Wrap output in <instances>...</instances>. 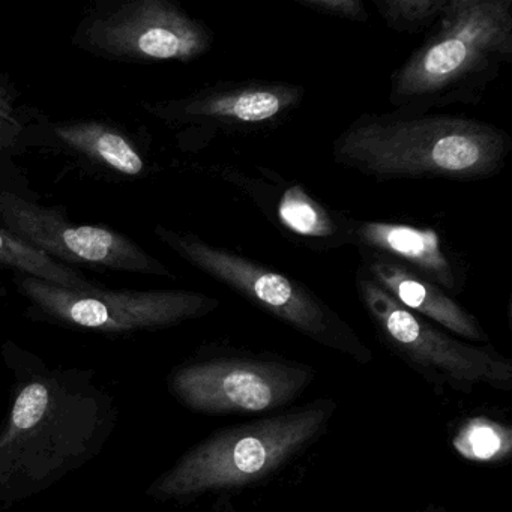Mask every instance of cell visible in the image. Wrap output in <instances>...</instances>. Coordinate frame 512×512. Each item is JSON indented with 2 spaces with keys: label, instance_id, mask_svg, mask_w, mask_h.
Here are the masks:
<instances>
[{
  "label": "cell",
  "instance_id": "1",
  "mask_svg": "<svg viewBox=\"0 0 512 512\" xmlns=\"http://www.w3.org/2000/svg\"><path fill=\"white\" fill-rule=\"evenodd\" d=\"M16 383L0 425V505L31 499L97 457L116 421L112 395L85 370L10 355Z\"/></svg>",
  "mask_w": 512,
  "mask_h": 512
},
{
  "label": "cell",
  "instance_id": "2",
  "mask_svg": "<svg viewBox=\"0 0 512 512\" xmlns=\"http://www.w3.org/2000/svg\"><path fill=\"white\" fill-rule=\"evenodd\" d=\"M512 151L490 122L436 112L364 113L332 143V160L377 182L494 178Z\"/></svg>",
  "mask_w": 512,
  "mask_h": 512
},
{
  "label": "cell",
  "instance_id": "3",
  "mask_svg": "<svg viewBox=\"0 0 512 512\" xmlns=\"http://www.w3.org/2000/svg\"><path fill=\"white\" fill-rule=\"evenodd\" d=\"M512 62V0H448L418 49L392 73L394 110L481 103Z\"/></svg>",
  "mask_w": 512,
  "mask_h": 512
},
{
  "label": "cell",
  "instance_id": "4",
  "mask_svg": "<svg viewBox=\"0 0 512 512\" xmlns=\"http://www.w3.org/2000/svg\"><path fill=\"white\" fill-rule=\"evenodd\" d=\"M332 401L217 431L182 455L148 490L158 500L241 487L268 475L304 448L331 418Z\"/></svg>",
  "mask_w": 512,
  "mask_h": 512
},
{
  "label": "cell",
  "instance_id": "5",
  "mask_svg": "<svg viewBox=\"0 0 512 512\" xmlns=\"http://www.w3.org/2000/svg\"><path fill=\"white\" fill-rule=\"evenodd\" d=\"M154 233L185 262L299 334L350 356L359 364H368L373 359V352L365 346L355 329L296 278L281 274L236 251L217 247L194 233L161 224L155 226Z\"/></svg>",
  "mask_w": 512,
  "mask_h": 512
},
{
  "label": "cell",
  "instance_id": "6",
  "mask_svg": "<svg viewBox=\"0 0 512 512\" xmlns=\"http://www.w3.org/2000/svg\"><path fill=\"white\" fill-rule=\"evenodd\" d=\"M356 290L380 340L437 388L455 392H470L478 385L511 389V361L490 344L476 346L452 337L401 307L359 268Z\"/></svg>",
  "mask_w": 512,
  "mask_h": 512
},
{
  "label": "cell",
  "instance_id": "7",
  "mask_svg": "<svg viewBox=\"0 0 512 512\" xmlns=\"http://www.w3.org/2000/svg\"><path fill=\"white\" fill-rule=\"evenodd\" d=\"M19 290L41 316L103 334L155 331L214 313L220 301L194 290H73L22 277Z\"/></svg>",
  "mask_w": 512,
  "mask_h": 512
},
{
  "label": "cell",
  "instance_id": "8",
  "mask_svg": "<svg viewBox=\"0 0 512 512\" xmlns=\"http://www.w3.org/2000/svg\"><path fill=\"white\" fill-rule=\"evenodd\" d=\"M92 55L130 64L191 62L214 46V32L172 0H125L89 14L74 35Z\"/></svg>",
  "mask_w": 512,
  "mask_h": 512
},
{
  "label": "cell",
  "instance_id": "9",
  "mask_svg": "<svg viewBox=\"0 0 512 512\" xmlns=\"http://www.w3.org/2000/svg\"><path fill=\"white\" fill-rule=\"evenodd\" d=\"M307 365L263 358H214L173 371L170 392L206 415L266 413L286 406L310 385Z\"/></svg>",
  "mask_w": 512,
  "mask_h": 512
},
{
  "label": "cell",
  "instance_id": "10",
  "mask_svg": "<svg viewBox=\"0 0 512 512\" xmlns=\"http://www.w3.org/2000/svg\"><path fill=\"white\" fill-rule=\"evenodd\" d=\"M0 221L11 235L65 266L175 278L166 263L124 233L112 227L71 223L58 209L14 193L0 194Z\"/></svg>",
  "mask_w": 512,
  "mask_h": 512
},
{
  "label": "cell",
  "instance_id": "11",
  "mask_svg": "<svg viewBox=\"0 0 512 512\" xmlns=\"http://www.w3.org/2000/svg\"><path fill=\"white\" fill-rule=\"evenodd\" d=\"M304 97L305 89L295 83L242 80L146 104V110L166 124L190 127L209 136L253 134L284 124Z\"/></svg>",
  "mask_w": 512,
  "mask_h": 512
},
{
  "label": "cell",
  "instance_id": "12",
  "mask_svg": "<svg viewBox=\"0 0 512 512\" xmlns=\"http://www.w3.org/2000/svg\"><path fill=\"white\" fill-rule=\"evenodd\" d=\"M265 175L257 178L230 169L224 176L245 191L278 229L308 250L322 253L350 245L349 215L323 205L302 185L266 170Z\"/></svg>",
  "mask_w": 512,
  "mask_h": 512
},
{
  "label": "cell",
  "instance_id": "13",
  "mask_svg": "<svg viewBox=\"0 0 512 512\" xmlns=\"http://www.w3.org/2000/svg\"><path fill=\"white\" fill-rule=\"evenodd\" d=\"M349 238L358 250L382 254L448 295H458L466 287V263L439 230L350 217Z\"/></svg>",
  "mask_w": 512,
  "mask_h": 512
},
{
  "label": "cell",
  "instance_id": "14",
  "mask_svg": "<svg viewBox=\"0 0 512 512\" xmlns=\"http://www.w3.org/2000/svg\"><path fill=\"white\" fill-rule=\"evenodd\" d=\"M358 253L361 257L359 269L401 307L430 320L449 334L487 343V332L479 320L437 284L413 274L382 254L367 250H358Z\"/></svg>",
  "mask_w": 512,
  "mask_h": 512
},
{
  "label": "cell",
  "instance_id": "15",
  "mask_svg": "<svg viewBox=\"0 0 512 512\" xmlns=\"http://www.w3.org/2000/svg\"><path fill=\"white\" fill-rule=\"evenodd\" d=\"M53 136L64 148L89 163L118 175L136 178L146 170V161L136 143L113 125L101 121L59 122L52 127Z\"/></svg>",
  "mask_w": 512,
  "mask_h": 512
},
{
  "label": "cell",
  "instance_id": "16",
  "mask_svg": "<svg viewBox=\"0 0 512 512\" xmlns=\"http://www.w3.org/2000/svg\"><path fill=\"white\" fill-rule=\"evenodd\" d=\"M0 266L20 272L22 277H34L64 289H92L95 284L76 269L62 265L29 247L8 230L0 229Z\"/></svg>",
  "mask_w": 512,
  "mask_h": 512
},
{
  "label": "cell",
  "instance_id": "17",
  "mask_svg": "<svg viewBox=\"0 0 512 512\" xmlns=\"http://www.w3.org/2000/svg\"><path fill=\"white\" fill-rule=\"evenodd\" d=\"M446 4L448 0H373L385 25L397 34L407 35L430 31Z\"/></svg>",
  "mask_w": 512,
  "mask_h": 512
},
{
  "label": "cell",
  "instance_id": "18",
  "mask_svg": "<svg viewBox=\"0 0 512 512\" xmlns=\"http://www.w3.org/2000/svg\"><path fill=\"white\" fill-rule=\"evenodd\" d=\"M455 448L473 460H496L511 449V434L491 421H473L455 437Z\"/></svg>",
  "mask_w": 512,
  "mask_h": 512
},
{
  "label": "cell",
  "instance_id": "19",
  "mask_svg": "<svg viewBox=\"0 0 512 512\" xmlns=\"http://www.w3.org/2000/svg\"><path fill=\"white\" fill-rule=\"evenodd\" d=\"M305 10L322 16L335 17L347 22L365 25L370 20L367 8L362 0H295Z\"/></svg>",
  "mask_w": 512,
  "mask_h": 512
},
{
  "label": "cell",
  "instance_id": "20",
  "mask_svg": "<svg viewBox=\"0 0 512 512\" xmlns=\"http://www.w3.org/2000/svg\"><path fill=\"white\" fill-rule=\"evenodd\" d=\"M22 131L23 127L20 122L7 121L0 116V151L14 148Z\"/></svg>",
  "mask_w": 512,
  "mask_h": 512
},
{
  "label": "cell",
  "instance_id": "21",
  "mask_svg": "<svg viewBox=\"0 0 512 512\" xmlns=\"http://www.w3.org/2000/svg\"><path fill=\"white\" fill-rule=\"evenodd\" d=\"M0 116L7 121L19 122L16 116V97L2 79H0Z\"/></svg>",
  "mask_w": 512,
  "mask_h": 512
}]
</instances>
